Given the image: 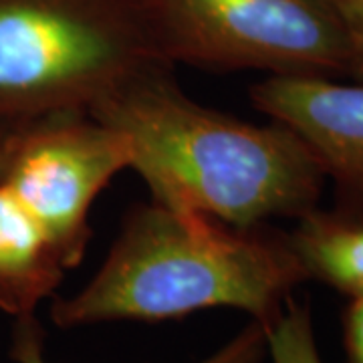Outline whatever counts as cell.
Masks as SVG:
<instances>
[{"label": "cell", "mask_w": 363, "mask_h": 363, "mask_svg": "<svg viewBox=\"0 0 363 363\" xmlns=\"http://www.w3.org/2000/svg\"><path fill=\"white\" fill-rule=\"evenodd\" d=\"M162 52L147 0H0V123L89 111Z\"/></svg>", "instance_id": "3"}, {"label": "cell", "mask_w": 363, "mask_h": 363, "mask_svg": "<svg viewBox=\"0 0 363 363\" xmlns=\"http://www.w3.org/2000/svg\"><path fill=\"white\" fill-rule=\"evenodd\" d=\"M172 69H147L89 109L128 140L152 200L242 228L319 208L327 180L295 131L198 104Z\"/></svg>", "instance_id": "1"}, {"label": "cell", "mask_w": 363, "mask_h": 363, "mask_svg": "<svg viewBox=\"0 0 363 363\" xmlns=\"http://www.w3.org/2000/svg\"><path fill=\"white\" fill-rule=\"evenodd\" d=\"M130 166V143L119 131L89 111H59L11 131L0 182L51 236L71 271L89 247L95 200Z\"/></svg>", "instance_id": "5"}, {"label": "cell", "mask_w": 363, "mask_h": 363, "mask_svg": "<svg viewBox=\"0 0 363 363\" xmlns=\"http://www.w3.org/2000/svg\"><path fill=\"white\" fill-rule=\"evenodd\" d=\"M347 30L353 52V81L363 83V0H331Z\"/></svg>", "instance_id": "11"}, {"label": "cell", "mask_w": 363, "mask_h": 363, "mask_svg": "<svg viewBox=\"0 0 363 363\" xmlns=\"http://www.w3.org/2000/svg\"><path fill=\"white\" fill-rule=\"evenodd\" d=\"M307 281L289 233L271 224L230 226L150 200L128 212L89 283L52 297L49 315L69 331L236 309L269 327Z\"/></svg>", "instance_id": "2"}, {"label": "cell", "mask_w": 363, "mask_h": 363, "mask_svg": "<svg viewBox=\"0 0 363 363\" xmlns=\"http://www.w3.org/2000/svg\"><path fill=\"white\" fill-rule=\"evenodd\" d=\"M267 355V327L248 321L234 337L198 363H262ZM11 359L14 363H49L45 355V335L37 315L14 319Z\"/></svg>", "instance_id": "9"}, {"label": "cell", "mask_w": 363, "mask_h": 363, "mask_svg": "<svg viewBox=\"0 0 363 363\" xmlns=\"http://www.w3.org/2000/svg\"><path fill=\"white\" fill-rule=\"evenodd\" d=\"M169 65L353 81L331 0H147Z\"/></svg>", "instance_id": "4"}, {"label": "cell", "mask_w": 363, "mask_h": 363, "mask_svg": "<svg viewBox=\"0 0 363 363\" xmlns=\"http://www.w3.org/2000/svg\"><path fill=\"white\" fill-rule=\"evenodd\" d=\"M67 271L51 236L0 182V311L13 319L37 315L57 297Z\"/></svg>", "instance_id": "7"}, {"label": "cell", "mask_w": 363, "mask_h": 363, "mask_svg": "<svg viewBox=\"0 0 363 363\" xmlns=\"http://www.w3.org/2000/svg\"><path fill=\"white\" fill-rule=\"evenodd\" d=\"M252 107L293 130L333 184V210L363 220V83L267 77L248 91Z\"/></svg>", "instance_id": "6"}, {"label": "cell", "mask_w": 363, "mask_h": 363, "mask_svg": "<svg viewBox=\"0 0 363 363\" xmlns=\"http://www.w3.org/2000/svg\"><path fill=\"white\" fill-rule=\"evenodd\" d=\"M289 238L309 281L363 297V220L315 208L295 220Z\"/></svg>", "instance_id": "8"}, {"label": "cell", "mask_w": 363, "mask_h": 363, "mask_svg": "<svg viewBox=\"0 0 363 363\" xmlns=\"http://www.w3.org/2000/svg\"><path fill=\"white\" fill-rule=\"evenodd\" d=\"M16 128V125H14ZM13 125H2L0 123V156H2V150H4V145H6V140H9V135H11V131L14 130Z\"/></svg>", "instance_id": "13"}, {"label": "cell", "mask_w": 363, "mask_h": 363, "mask_svg": "<svg viewBox=\"0 0 363 363\" xmlns=\"http://www.w3.org/2000/svg\"><path fill=\"white\" fill-rule=\"evenodd\" d=\"M267 345L271 363H323L311 305L295 295L289 298L281 315L267 327Z\"/></svg>", "instance_id": "10"}, {"label": "cell", "mask_w": 363, "mask_h": 363, "mask_svg": "<svg viewBox=\"0 0 363 363\" xmlns=\"http://www.w3.org/2000/svg\"><path fill=\"white\" fill-rule=\"evenodd\" d=\"M341 323L345 363H363V297L350 298Z\"/></svg>", "instance_id": "12"}]
</instances>
